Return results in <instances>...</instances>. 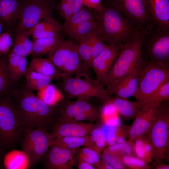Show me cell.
Listing matches in <instances>:
<instances>
[{"mask_svg": "<svg viewBox=\"0 0 169 169\" xmlns=\"http://www.w3.org/2000/svg\"><path fill=\"white\" fill-rule=\"evenodd\" d=\"M45 155L46 167L49 169L72 168L71 159L77 149H70L51 146Z\"/></svg>", "mask_w": 169, "mask_h": 169, "instance_id": "e0dca14e", "label": "cell"}, {"mask_svg": "<svg viewBox=\"0 0 169 169\" xmlns=\"http://www.w3.org/2000/svg\"><path fill=\"white\" fill-rule=\"evenodd\" d=\"M77 156L79 160L86 161L95 166L100 162L98 153L92 149L86 147L79 149Z\"/></svg>", "mask_w": 169, "mask_h": 169, "instance_id": "74e56055", "label": "cell"}, {"mask_svg": "<svg viewBox=\"0 0 169 169\" xmlns=\"http://www.w3.org/2000/svg\"><path fill=\"white\" fill-rule=\"evenodd\" d=\"M10 94L23 130L41 128L48 131L58 120L54 106L47 105L25 85L14 88L13 85Z\"/></svg>", "mask_w": 169, "mask_h": 169, "instance_id": "6da1fadb", "label": "cell"}, {"mask_svg": "<svg viewBox=\"0 0 169 169\" xmlns=\"http://www.w3.org/2000/svg\"><path fill=\"white\" fill-rule=\"evenodd\" d=\"M84 6L96 11L101 12L103 8L101 0H82Z\"/></svg>", "mask_w": 169, "mask_h": 169, "instance_id": "7dc6e473", "label": "cell"}, {"mask_svg": "<svg viewBox=\"0 0 169 169\" xmlns=\"http://www.w3.org/2000/svg\"><path fill=\"white\" fill-rule=\"evenodd\" d=\"M3 28V23L0 20V35L2 32V30Z\"/></svg>", "mask_w": 169, "mask_h": 169, "instance_id": "11a10c76", "label": "cell"}, {"mask_svg": "<svg viewBox=\"0 0 169 169\" xmlns=\"http://www.w3.org/2000/svg\"><path fill=\"white\" fill-rule=\"evenodd\" d=\"M79 169H94L95 167L91 164L84 161L79 160L77 165Z\"/></svg>", "mask_w": 169, "mask_h": 169, "instance_id": "f907efd6", "label": "cell"}, {"mask_svg": "<svg viewBox=\"0 0 169 169\" xmlns=\"http://www.w3.org/2000/svg\"><path fill=\"white\" fill-rule=\"evenodd\" d=\"M26 80L25 86L33 91L38 90L51 83L53 79L33 70L27 68L24 75Z\"/></svg>", "mask_w": 169, "mask_h": 169, "instance_id": "f1b7e54d", "label": "cell"}, {"mask_svg": "<svg viewBox=\"0 0 169 169\" xmlns=\"http://www.w3.org/2000/svg\"><path fill=\"white\" fill-rule=\"evenodd\" d=\"M168 101L158 104L156 118L147 133L152 148L153 157H163L169 144V107Z\"/></svg>", "mask_w": 169, "mask_h": 169, "instance_id": "52a82bcc", "label": "cell"}, {"mask_svg": "<svg viewBox=\"0 0 169 169\" xmlns=\"http://www.w3.org/2000/svg\"><path fill=\"white\" fill-rule=\"evenodd\" d=\"M133 150V147L132 148L130 143L125 142L122 144L115 143L110 145L104 152L120 157L124 155L132 156Z\"/></svg>", "mask_w": 169, "mask_h": 169, "instance_id": "8d00e7d4", "label": "cell"}, {"mask_svg": "<svg viewBox=\"0 0 169 169\" xmlns=\"http://www.w3.org/2000/svg\"><path fill=\"white\" fill-rule=\"evenodd\" d=\"M109 5L119 9L132 26L146 33L155 28L144 0H110Z\"/></svg>", "mask_w": 169, "mask_h": 169, "instance_id": "9c48e42d", "label": "cell"}, {"mask_svg": "<svg viewBox=\"0 0 169 169\" xmlns=\"http://www.w3.org/2000/svg\"><path fill=\"white\" fill-rule=\"evenodd\" d=\"M74 43L71 40L63 39L47 55L46 58L54 64L59 72L69 55Z\"/></svg>", "mask_w": 169, "mask_h": 169, "instance_id": "ffe728a7", "label": "cell"}, {"mask_svg": "<svg viewBox=\"0 0 169 169\" xmlns=\"http://www.w3.org/2000/svg\"><path fill=\"white\" fill-rule=\"evenodd\" d=\"M94 31L85 36L78 44L79 53L87 73L91 67L92 38Z\"/></svg>", "mask_w": 169, "mask_h": 169, "instance_id": "d6a6232c", "label": "cell"}, {"mask_svg": "<svg viewBox=\"0 0 169 169\" xmlns=\"http://www.w3.org/2000/svg\"><path fill=\"white\" fill-rule=\"evenodd\" d=\"M56 0H20L19 19L14 31L29 30L42 20L53 17Z\"/></svg>", "mask_w": 169, "mask_h": 169, "instance_id": "ba28073f", "label": "cell"}, {"mask_svg": "<svg viewBox=\"0 0 169 169\" xmlns=\"http://www.w3.org/2000/svg\"><path fill=\"white\" fill-rule=\"evenodd\" d=\"M61 74L76 77L84 76L87 74L85 72L80 56L78 44L74 42L72 50L65 63L60 71Z\"/></svg>", "mask_w": 169, "mask_h": 169, "instance_id": "d6986e66", "label": "cell"}, {"mask_svg": "<svg viewBox=\"0 0 169 169\" xmlns=\"http://www.w3.org/2000/svg\"><path fill=\"white\" fill-rule=\"evenodd\" d=\"M95 128L92 123L58 119L50 134L52 139L65 136L83 137L89 136Z\"/></svg>", "mask_w": 169, "mask_h": 169, "instance_id": "5bb4252c", "label": "cell"}, {"mask_svg": "<svg viewBox=\"0 0 169 169\" xmlns=\"http://www.w3.org/2000/svg\"><path fill=\"white\" fill-rule=\"evenodd\" d=\"M13 43L11 50L16 54L26 57L30 55L32 50L33 42L28 30L13 31Z\"/></svg>", "mask_w": 169, "mask_h": 169, "instance_id": "44dd1931", "label": "cell"}, {"mask_svg": "<svg viewBox=\"0 0 169 169\" xmlns=\"http://www.w3.org/2000/svg\"><path fill=\"white\" fill-rule=\"evenodd\" d=\"M28 68L58 80L61 78V73L54 64L47 58L35 57L30 62Z\"/></svg>", "mask_w": 169, "mask_h": 169, "instance_id": "cb8c5ba5", "label": "cell"}, {"mask_svg": "<svg viewBox=\"0 0 169 169\" xmlns=\"http://www.w3.org/2000/svg\"><path fill=\"white\" fill-rule=\"evenodd\" d=\"M97 27V23L95 16L92 19L83 22L67 34L74 41L78 44L79 42Z\"/></svg>", "mask_w": 169, "mask_h": 169, "instance_id": "836d02e7", "label": "cell"}, {"mask_svg": "<svg viewBox=\"0 0 169 169\" xmlns=\"http://www.w3.org/2000/svg\"><path fill=\"white\" fill-rule=\"evenodd\" d=\"M103 158L104 161L110 165L113 169H123L125 167L119 157L104 152Z\"/></svg>", "mask_w": 169, "mask_h": 169, "instance_id": "ee69618b", "label": "cell"}, {"mask_svg": "<svg viewBox=\"0 0 169 169\" xmlns=\"http://www.w3.org/2000/svg\"><path fill=\"white\" fill-rule=\"evenodd\" d=\"M145 58L169 64V31L156 28L144 34L142 54Z\"/></svg>", "mask_w": 169, "mask_h": 169, "instance_id": "8fae6325", "label": "cell"}, {"mask_svg": "<svg viewBox=\"0 0 169 169\" xmlns=\"http://www.w3.org/2000/svg\"><path fill=\"white\" fill-rule=\"evenodd\" d=\"M71 4L73 15L79 12L84 6L82 0H74Z\"/></svg>", "mask_w": 169, "mask_h": 169, "instance_id": "681fc988", "label": "cell"}, {"mask_svg": "<svg viewBox=\"0 0 169 169\" xmlns=\"http://www.w3.org/2000/svg\"><path fill=\"white\" fill-rule=\"evenodd\" d=\"M13 43L12 31L6 30L0 35V55H8Z\"/></svg>", "mask_w": 169, "mask_h": 169, "instance_id": "ab89813d", "label": "cell"}, {"mask_svg": "<svg viewBox=\"0 0 169 169\" xmlns=\"http://www.w3.org/2000/svg\"><path fill=\"white\" fill-rule=\"evenodd\" d=\"M91 9L84 7L79 12L64 21L62 25V31L67 34L80 24L95 17V14L92 13Z\"/></svg>", "mask_w": 169, "mask_h": 169, "instance_id": "f546056e", "label": "cell"}, {"mask_svg": "<svg viewBox=\"0 0 169 169\" xmlns=\"http://www.w3.org/2000/svg\"><path fill=\"white\" fill-rule=\"evenodd\" d=\"M122 46L106 44L101 52L92 60L91 67L96 74V79L100 83L106 77Z\"/></svg>", "mask_w": 169, "mask_h": 169, "instance_id": "9a60e30c", "label": "cell"}, {"mask_svg": "<svg viewBox=\"0 0 169 169\" xmlns=\"http://www.w3.org/2000/svg\"><path fill=\"white\" fill-rule=\"evenodd\" d=\"M3 150L0 147V169L2 168L3 164Z\"/></svg>", "mask_w": 169, "mask_h": 169, "instance_id": "f5cc1de1", "label": "cell"}, {"mask_svg": "<svg viewBox=\"0 0 169 169\" xmlns=\"http://www.w3.org/2000/svg\"><path fill=\"white\" fill-rule=\"evenodd\" d=\"M62 26L53 17L44 19L28 30L32 39H38L47 35L54 29Z\"/></svg>", "mask_w": 169, "mask_h": 169, "instance_id": "4dcf8cb0", "label": "cell"}, {"mask_svg": "<svg viewBox=\"0 0 169 169\" xmlns=\"http://www.w3.org/2000/svg\"><path fill=\"white\" fill-rule=\"evenodd\" d=\"M125 138L122 135H118L116 136V143L119 144H122L125 142Z\"/></svg>", "mask_w": 169, "mask_h": 169, "instance_id": "816d5d0a", "label": "cell"}, {"mask_svg": "<svg viewBox=\"0 0 169 169\" xmlns=\"http://www.w3.org/2000/svg\"><path fill=\"white\" fill-rule=\"evenodd\" d=\"M157 169H169V166L166 165H161L158 166L157 167Z\"/></svg>", "mask_w": 169, "mask_h": 169, "instance_id": "db71d44e", "label": "cell"}, {"mask_svg": "<svg viewBox=\"0 0 169 169\" xmlns=\"http://www.w3.org/2000/svg\"><path fill=\"white\" fill-rule=\"evenodd\" d=\"M95 17L97 28L103 42L108 45L122 46L132 38L136 31L117 8L108 5L104 6Z\"/></svg>", "mask_w": 169, "mask_h": 169, "instance_id": "7a4b0ae2", "label": "cell"}, {"mask_svg": "<svg viewBox=\"0 0 169 169\" xmlns=\"http://www.w3.org/2000/svg\"><path fill=\"white\" fill-rule=\"evenodd\" d=\"M84 80L79 77L61 74L60 83L61 90L69 97H76L78 100H85L90 97L107 99L110 95L103 85L97 80H93L86 74Z\"/></svg>", "mask_w": 169, "mask_h": 169, "instance_id": "8992f818", "label": "cell"}, {"mask_svg": "<svg viewBox=\"0 0 169 169\" xmlns=\"http://www.w3.org/2000/svg\"><path fill=\"white\" fill-rule=\"evenodd\" d=\"M8 54L0 55V97L9 94L14 83L11 79L8 68Z\"/></svg>", "mask_w": 169, "mask_h": 169, "instance_id": "1f68e13d", "label": "cell"}, {"mask_svg": "<svg viewBox=\"0 0 169 169\" xmlns=\"http://www.w3.org/2000/svg\"><path fill=\"white\" fill-rule=\"evenodd\" d=\"M27 65L26 57L19 55L10 50L8 54V66L13 83L18 81L24 75Z\"/></svg>", "mask_w": 169, "mask_h": 169, "instance_id": "7402d4cb", "label": "cell"}, {"mask_svg": "<svg viewBox=\"0 0 169 169\" xmlns=\"http://www.w3.org/2000/svg\"><path fill=\"white\" fill-rule=\"evenodd\" d=\"M89 141V136L83 137L65 136L51 139L49 146L62 148L76 149L84 146L87 147Z\"/></svg>", "mask_w": 169, "mask_h": 169, "instance_id": "4316f807", "label": "cell"}, {"mask_svg": "<svg viewBox=\"0 0 169 169\" xmlns=\"http://www.w3.org/2000/svg\"><path fill=\"white\" fill-rule=\"evenodd\" d=\"M20 0H0V20L4 31H13L18 22Z\"/></svg>", "mask_w": 169, "mask_h": 169, "instance_id": "ac0fdd59", "label": "cell"}, {"mask_svg": "<svg viewBox=\"0 0 169 169\" xmlns=\"http://www.w3.org/2000/svg\"><path fill=\"white\" fill-rule=\"evenodd\" d=\"M144 33L136 31L131 39L121 47L120 52L101 84L107 87L125 77L143 59L142 46Z\"/></svg>", "mask_w": 169, "mask_h": 169, "instance_id": "3957f363", "label": "cell"}, {"mask_svg": "<svg viewBox=\"0 0 169 169\" xmlns=\"http://www.w3.org/2000/svg\"><path fill=\"white\" fill-rule=\"evenodd\" d=\"M116 96L107 99L108 102L115 107L119 114L125 119H131L135 117L138 110L141 106L140 102H131Z\"/></svg>", "mask_w": 169, "mask_h": 169, "instance_id": "d4e9b609", "label": "cell"}, {"mask_svg": "<svg viewBox=\"0 0 169 169\" xmlns=\"http://www.w3.org/2000/svg\"><path fill=\"white\" fill-rule=\"evenodd\" d=\"M73 102L79 112L85 113L98 117L99 114L96 108L86 101L78 100Z\"/></svg>", "mask_w": 169, "mask_h": 169, "instance_id": "b9f144b4", "label": "cell"}, {"mask_svg": "<svg viewBox=\"0 0 169 169\" xmlns=\"http://www.w3.org/2000/svg\"><path fill=\"white\" fill-rule=\"evenodd\" d=\"M106 45L100 37L97 27L94 31L92 35V61L101 52Z\"/></svg>", "mask_w": 169, "mask_h": 169, "instance_id": "60d3db41", "label": "cell"}, {"mask_svg": "<svg viewBox=\"0 0 169 169\" xmlns=\"http://www.w3.org/2000/svg\"><path fill=\"white\" fill-rule=\"evenodd\" d=\"M116 110L111 103L107 102L102 110V115L106 125L113 127H118L120 120Z\"/></svg>", "mask_w": 169, "mask_h": 169, "instance_id": "d590c367", "label": "cell"}, {"mask_svg": "<svg viewBox=\"0 0 169 169\" xmlns=\"http://www.w3.org/2000/svg\"><path fill=\"white\" fill-rule=\"evenodd\" d=\"M169 99V81H168L140 102L141 106L156 105L168 100Z\"/></svg>", "mask_w": 169, "mask_h": 169, "instance_id": "e575fe53", "label": "cell"}, {"mask_svg": "<svg viewBox=\"0 0 169 169\" xmlns=\"http://www.w3.org/2000/svg\"><path fill=\"white\" fill-rule=\"evenodd\" d=\"M98 117V116L89 114L79 112L72 120L79 122L85 120L92 121L96 120Z\"/></svg>", "mask_w": 169, "mask_h": 169, "instance_id": "c3c4849f", "label": "cell"}, {"mask_svg": "<svg viewBox=\"0 0 169 169\" xmlns=\"http://www.w3.org/2000/svg\"><path fill=\"white\" fill-rule=\"evenodd\" d=\"M124 164L132 169H143L148 168L147 163L139 158L133 156L124 155L120 157Z\"/></svg>", "mask_w": 169, "mask_h": 169, "instance_id": "f35d334b", "label": "cell"}, {"mask_svg": "<svg viewBox=\"0 0 169 169\" xmlns=\"http://www.w3.org/2000/svg\"><path fill=\"white\" fill-rule=\"evenodd\" d=\"M168 81L169 64L147 59L141 71L137 90L133 97L141 102Z\"/></svg>", "mask_w": 169, "mask_h": 169, "instance_id": "5b68a950", "label": "cell"}, {"mask_svg": "<svg viewBox=\"0 0 169 169\" xmlns=\"http://www.w3.org/2000/svg\"><path fill=\"white\" fill-rule=\"evenodd\" d=\"M146 60L143 58L130 73L107 87L109 94L125 99L133 96L137 90L141 71Z\"/></svg>", "mask_w": 169, "mask_h": 169, "instance_id": "7c38bea8", "label": "cell"}, {"mask_svg": "<svg viewBox=\"0 0 169 169\" xmlns=\"http://www.w3.org/2000/svg\"><path fill=\"white\" fill-rule=\"evenodd\" d=\"M50 133L41 128L23 130L20 142L21 150L28 156L31 166L35 165L45 155L49 148Z\"/></svg>", "mask_w": 169, "mask_h": 169, "instance_id": "30bf717a", "label": "cell"}, {"mask_svg": "<svg viewBox=\"0 0 169 169\" xmlns=\"http://www.w3.org/2000/svg\"><path fill=\"white\" fill-rule=\"evenodd\" d=\"M23 129L10 94L0 97V147L14 149L21 140Z\"/></svg>", "mask_w": 169, "mask_h": 169, "instance_id": "277c9868", "label": "cell"}, {"mask_svg": "<svg viewBox=\"0 0 169 169\" xmlns=\"http://www.w3.org/2000/svg\"><path fill=\"white\" fill-rule=\"evenodd\" d=\"M71 4L74 0H61Z\"/></svg>", "mask_w": 169, "mask_h": 169, "instance_id": "9f6ffc18", "label": "cell"}, {"mask_svg": "<svg viewBox=\"0 0 169 169\" xmlns=\"http://www.w3.org/2000/svg\"><path fill=\"white\" fill-rule=\"evenodd\" d=\"M3 165L7 169H26L31 167L29 159L21 150L13 149L3 156Z\"/></svg>", "mask_w": 169, "mask_h": 169, "instance_id": "603a6c76", "label": "cell"}, {"mask_svg": "<svg viewBox=\"0 0 169 169\" xmlns=\"http://www.w3.org/2000/svg\"><path fill=\"white\" fill-rule=\"evenodd\" d=\"M36 95L47 105L55 106L63 98L60 90L54 85L50 83L38 91Z\"/></svg>", "mask_w": 169, "mask_h": 169, "instance_id": "83f0119b", "label": "cell"}, {"mask_svg": "<svg viewBox=\"0 0 169 169\" xmlns=\"http://www.w3.org/2000/svg\"><path fill=\"white\" fill-rule=\"evenodd\" d=\"M158 104L143 105L139 109L134 122L128 130L130 139L135 140L147 133L156 118Z\"/></svg>", "mask_w": 169, "mask_h": 169, "instance_id": "4fadbf2b", "label": "cell"}, {"mask_svg": "<svg viewBox=\"0 0 169 169\" xmlns=\"http://www.w3.org/2000/svg\"><path fill=\"white\" fill-rule=\"evenodd\" d=\"M56 8L60 16L64 21L67 20L73 15L70 3L60 0L57 3Z\"/></svg>", "mask_w": 169, "mask_h": 169, "instance_id": "7bdbcfd3", "label": "cell"}, {"mask_svg": "<svg viewBox=\"0 0 169 169\" xmlns=\"http://www.w3.org/2000/svg\"><path fill=\"white\" fill-rule=\"evenodd\" d=\"M144 1L155 28L162 30L169 31V0Z\"/></svg>", "mask_w": 169, "mask_h": 169, "instance_id": "2e32d148", "label": "cell"}, {"mask_svg": "<svg viewBox=\"0 0 169 169\" xmlns=\"http://www.w3.org/2000/svg\"><path fill=\"white\" fill-rule=\"evenodd\" d=\"M105 131L102 129V132L105 137L107 143L110 146L116 143V138L118 131V127H113L106 125Z\"/></svg>", "mask_w": 169, "mask_h": 169, "instance_id": "bcb514c9", "label": "cell"}, {"mask_svg": "<svg viewBox=\"0 0 169 169\" xmlns=\"http://www.w3.org/2000/svg\"><path fill=\"white\" fill-rule=\"evenodd\" d=\"M63 39L61 35L53 38L32 39L33 48L30 55L35 57L47 55Z\"/></svg>", "mask_w": 169, "mask_h": 169, "instance_id": "484cf974", "label": "cell"}, {"mask_svg": "<svg viewBox=\"0 0 169 169\" xmlns=\"http://www.w3.org/2000/svg\"><path fill=\"white\" fill-rule=\"evenodd\" d=\"M144 139L141 137L135 140L133 146L134 150L137 156L144 161L146 163L150 162L146 153L144 147Z\"/></svg>", "mask_w": 169, "mask_h": 169, "instance_id": "f6af8a7d", "label": "cell"}]
</instances>
